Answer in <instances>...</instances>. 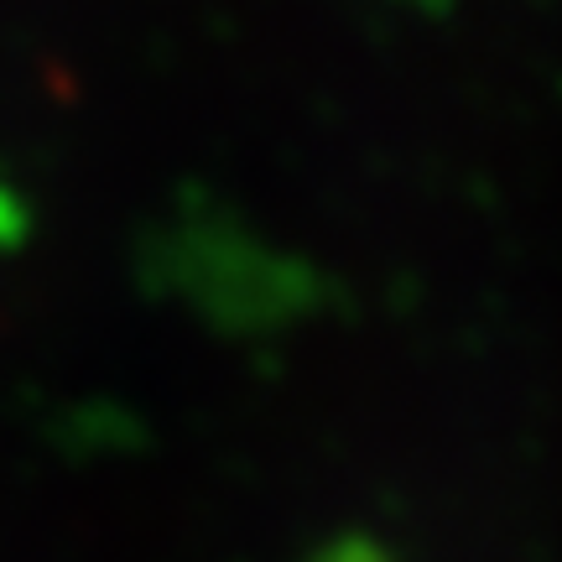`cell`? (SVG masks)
<instances>
[]
</instances>
